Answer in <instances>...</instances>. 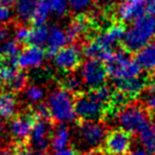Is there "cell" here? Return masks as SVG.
I'll list each match as a JSON object with an SVG mask.
<instances>
[{
  "mask_svg": "<svg viewBox=\"0 0 155 155\" xmlns=\"http://www.w3.org/2000/svg\"><path fill=\"white\" fill-rule=\"evenodd\" d=\"M155 37V17L143 14L132 22L122 41V47L127 52H137L151 43Z\"/></svg>",
  "mask_w": 155,
  "mask_h": 155,
  "instance_id": "6da1fadb",
  "label": "cell"
},
{
  "mask_svg": "<svg viewBox=\"0 0 155 155\" xmlns=\"http://www.w3.org/2000/svg\"><path fill=\"white\" fill-rule=\"evenodd\" d=\"M130 52L124 49L114 51L112 58L105 63L108 77L114 81L132 79L141 75V68L135 58L130 56Z\"/></svg>",
  "mask_w": 155,
  "mask_h": 155,
  "instance_id": "7a4b0ae2",
  "label": "cell"
},
{
  "mask_svg": "<svg viewBox=\"0 0 155 155\" xmlns=\"http://www.w3.org/2000/svg\"><path fill=\"white\" fill-rule=\"evenodd\" d=\"M48 107L51 117L58 123L71 122L77 118L74 107V97L64 88L53 91L48 97Z\"/></svg>",
  "mask_w": 155,
  "mask_h": 155,
  "instance_id": "3957f363",
  "label": "cell"
},
{
  "mask_svg": "<svg viewBox=\"0 0 155 155\" xmlns=\"http://www.w3.org/2000/svg\"><path fill=\"white\" fill-rule=\"evenodd\" d=\"M150 113L141 105H127L117 114V121L120 129L130 134H139L142 130L150 125Z\"/></svg>",
  "mask_w": 155,
  "mask_h": 155,
  "instance_id": "277c9868",
  "label": "cell"
},
{
  "mask_svg": "<svg viewBox=\"0 0 155 155\" xmlns=\"http://www.w3.org/2000/svg\"><path fill=\"white\" fill-rule=\"evenodd\" d=\"M77 117L81 121H99L107 115L108 106L98 101L89 93H81L74 98Z\"/></svg>",
  "mask_w": 155,
  "mask_h": 155,
  "instance_id": "5b68a950",
  "label": "cell"
},
{
  "mask_svg": "<svg viewBox=\"0 0 155 155\" xmlns=\"http://www.w3.org/2000/svg\"><path fill=\"white\" fill-rule=\"evenodd\" d=\"M132 134L122 129H116L106 133L100 150L105 155H127L132 147Z\"/></svg>",
  "mask_w": 155,
  "mask_h": 155,
  "instance_id": "8992f818",
  "label": "cell"
},
{
  "mask_svg": "<svg viewBox=\"0 0 155 155\" xmlns=\"http://www.w3.org/2000/svg\"><path fill=\"white\" fill-rule=\"evenodd\" d=\"M80 77L83 84L89 89H94L105 84L108 74L103 62L99 60H87L81 65Z\"/></svg>",
  "mask_w": 155,
  "mask_h": 155,
  "instance_id": "52a82bcc",
  "label": "cell"
},
{
  "mask_svg": "<svg viewBox=\"0 0 155 155\" xmlns=\"http://www.w3.org/2000/svg\"><path fill=\"white\" fill-rule=\"evenodd\" d=\"M79 136L86 147L99 149L106 136V131L103 124L98 121H80Z\"/></svg>",
  "mask_w": 155,
  "mask_h": 155,
  "instance_id": "ba28073f",
  "label": "cell"
},
{
  "mask_svg": "<svg viewBox=\"0 0 155 155\" xmlns=\"http://www.w3.org/2000/svg\"><path fill=\"white\" fill-rule=\"evenodd\" d=\"M82 56L83 52L78 46H65L53 56V63L60 70L64 72H71L81 66Z\"/></svg>",
  "mask_w": 155,
  "mask_h": 155,
  "instance_id": "9c48e42d",
  "label": "cell"
},
{
  "mask_svg": "<svg viewBox=\"0 0 155 155\" xmlns=\"http://www.w3.org/2000/svg\"><path fill=\"white\" fill-rule=\"evenodd\" d=\"M35 121L36 117L34 113L17 115L12 119L10 123V133L12 137L17 141V143L27 142L28 139H30L31 132Z\"/></svg>",
  "mask_w": 155,
  "mask_h": 155,
  "instance_id": "30bf717a",
  "label": "cell"
},
{
  "mask_svg": "<svg viewBox=\"0 0 155 155\" xmlns=\"http://www.w3.org/2000/svg\"><path fill=\"white\" fill-rule=\"evenodd\" d=\"M148 0H122L116 9V16L120 22H133L143 15Z\"/></svg>",
  "mask_w": 155,
  "mask_h": 155,
  "instance_id": "8fae6325",
  "label": "cell"
},
{
  "mask_svg": "<svg viewBox=\"0 0 155 155\" xmlns=\"http://www.w3.org/2000/svg\"><path fill=\"white\" fill-rule=\"evenodd\" d=\"M50 134H52L51 121L36 119L30 135V140L34 148L41 152H45L51 143Z\"/></svg>",
  "mask_w": 155,
  "mask_h": 155,
  "instance_id": "7c38bea8",
  "label": "cell"
},
{
  "mask_svg": "<svg viewBox=\"0 0 155 155\" xmlns=\"http://www.w3.org/2000/svg\"><path fill=\"white\" fill-rule=\"evenodd\" d=\"M125 32H127V29L123 22H114L108 28H106L101 34L97 35L95 39L103 48L113 50L115 46L123 41Z\"/></svg>",
  "mask_w": 155,
  "mask_h": 155,
  "instance_id": "4fadbf2b",
  "label": "cell"
},
{
  "mask_svg": "<svg viewBox=\"0 0 155 155\" xmlns=\"http://www.w3.org/2000/svg\"><path fill=\"white\" fill-rule=\"evenodd\" d=\"M148 83L149 79L139 75L137 78L115 81V89L125 95L130 100H133L136 99L146 89Z\"/></svg>",
  "mask_w": 155,
  "mask_h": 155,
  "instance_id": "5bb4252c",
  "label": "cell"
},
{
  "mask_svg": "<svg viewBox=\"0 0 155 155\" xmlns=\"http://www.w3.org/2000/svg\"><path fill=\"white\" fill-rule=\"evenodd\" d=\"M94 31V21L84 13L78 14L67 29V36L69 43H73L82 36H86Z\"/></svg>",
  "mask_w": 155,
  "mask_h": 155,
  "instance_id": "9a60e30c",
  "label": "cell"
},
{
  "mask_svg": "<svg viewBox=\"0 0 155 155\" xmlns=\"http://www.w3.org/2000/svg\"><path fill=\"white\" fill-rule=\"evenodd\" d=\"M46 51L38 46L25 48L18 55V66L20 68H38L45 61Z\"/></svg>",
  "mask_w": 155,
  "mask_h": 155,
  "instance_id": "2e32d148",
  "label": "cell"
},
{
  "mask_svg": "<svg viewBox=\"0 0 155 155\" xmlns=\"http://www.w3.org/2000/svg\"><path fill=\"white\" fill-rule=\"evenodd\" d=\"M69 43L67 32L58 26L49 28V36L46 43V53L49 56H54L62 48Z\"/></svg>",
  "mask_w": 155,
  "mask_h": 155,
  "instance_id": "e0dca14e",
  "label": "cell"
},
{
  "mask_svg": "<svg viewBox=\"0 0 155 155\" xmlns=\"http://www.w3.org/2000/svg\"><path fill=\"white\" fill-rule=\"evenodd\" d=\"M135 60L141 70L148 73L155 72V43H149L136 52Z\"/></svg>",
  "mask_w": 155,
  "mask_h": 155,
  "instance_id": "ac0fdd59",
  "label": "cell"
},
{
  "mask_svg": "<svg viewBox=\"0 0 155 155\" xmlns=\"http://www.w3.org/2000/svg\"><path fill=\"white\" fill-rule=\"evenodd\" d=\"M83 55L86 56L88 60H99L105 64L112 58L114 51L103 48L95 38L88 41L82 48Z\"/></svg>",
  "mask_w": 155,
  "mask_h": 155,
  "instance_id": "d6986e66",
  "label": "cell"
},
{
  "mask_svg": "<svg viewBox=\"0 0 155 155\" xmlns=\"http://www.w3.org/2000/svg\"><path fill=\"white\" fill-rule=\"evenodd\" d=\"M70 141V133L69 129L67 127L66 123H60L55 130L51 134V148L54 151L61 150L66 147H68V143Z\"/></svg>",
  "mask_w": 155,
  "mask_h": 155,
  "instance_id": "ffe728a7",
  "label": "cell"
},
{
  "mask_svg": "<svg viewBox=\"0 0 155 155\" xmlns=\"http://www.w3.org/2000/svg\"><path fill=\"white\" fill-rule=\"evenodd\" d=\"M41 1V0H17L15 5L17 17L21 21H31Z\"/></svg>",
  "mask_w": 155,
  "mask_h": 155,
  "instance_id": "44dd1931",
  "label": "cell"
},
{
  "mask_svg": "<svg viewBox=\"0 0 155 155\" xmlns=\"http://www.w3.org/2000/svg\"><path fill=\"white\" fill-rule=\"evenodd\" d=\"M17 108V100L12 91L2 93L0 95V116L2 118L14 117Z\"/></svg>",
  "mask_w": 155,
  "mask_h": 155,
  "instance_id": "7402d4cb",
  "label": "cell"
},
{
  "mask_svg": "<svg viewBox=\"0 0 155 155\" xmlns=\"http://www.w3.org/2000/svg\"><path fill=\"white\" fill-rule=\"evenodd\" d=\"M48 36H49V28L45 25L43 26H34L30 29V36L28 43L32 46H41L46 45Z\"/></svg>",
  "mask_w": 155,
  "mask_h": 155,
  "instance_id": "603a6c76",
  "label": "cell"
},
{
  "mask_svg": "<svg viewBox=\"0 0 155 155\" xmlns=\"http://www.w3.org/2000/svg\"><path fill=\"white\" fill-rule=\"evenodd\" d=\"M139 141L149 154H155V125H149L139 133Z\"/></svg>",
  "mask_w": 155,
  "mask_h": 155,
  "instance_id": "cb8c5ba5",
  "label": "cell"
},
{
  "mask_svg": "<svg viewBox=\"0 0 155 155\" xmlns=\"http://www.w3.org/2000/svg\"><path fill=\"white\" fill-rule=\"evenodd\" d=\"M61 87L64 88L65 91H69L73 96H77L79 94L83 93V81L81 77H78L75 74H68L64 78L61 82Z\"/></svg>",
  "mask_w": 155,
  "mask_h": 155,
  "instance_id": "d4e9b609",
  "label": "cell"
},
{
  "mask_svg": "<svg viewBox=\"0 0 155 155\" xmlns=\"http://www.w3.org/2000/svg\"><path fill=\"white\" fill-rule=\"evenodd\" d=\"M50 13H51V11H50V8L48 5L47 1L46 0H41L38 7H37V9L35 10L34 15H33L32 19H31V22L34 26H43L47 21Z\"/></svg>",
  "mask_w": 155,
  "mask_h": 155,
  "instance_id": "484cf974",
  "label": "cell"
},
{
  "mask_svg": "<svg viewBox=\"0 0 155 155\" xmlns=\"http://www.w3.org/2000/svg\"><path fill=\"white\" fill-rule=\"evenodd\" d=\"M19 45L15 39H8L0 47V54L3 58H17L20 53Z\"/></svg>",
  "mask_w": 155,
  "mask_h": 155,
  "instance_id": "4316f807",
  "label": "cell"
},
{
  "mask_svg": "<svg viewBox=\"0 0 155 155\" xmlns=\"http://www.w3.org/2000/svg\"><path fill=\"white\" fill-rule=\"evenodd\" d=\"M50 11L58 17H63L67 14L69 9L68 0H46Z\"/></svg>",
  "mask_w": 155,
  "mask_h": 155,
  "instance_id": "83f0119b",
  "label": "cell"
},
{
  "mask_svg": "<svg viewBox=\"0 0 155 155\" xmlns=\"http://www.w3.org/2000/svg\"><path fill=\"white\" fill-rule=\"evenodd\" d=\"M45 97V91L41 87L32 85L26 89V98L31 103H39Z\"/></svg>",
  "mask_w": 155,
  "mask_h": 155,
  "instance_id": "f1b7e54d",
  "label": "cell"
},
{
  "mask_svg": "<svg viewBox=\"0 0 155 155\" xmlns=\"http://www.w3.org/2000/svg\"><path fill=\"white\" fill-rule=\"evenodd\" d=\"M27 80H28V79H27V74L22 70H19L17 74H16V77L14 78V80L12 81L11 84L9 85L8 89L13 91V93L22 91V89L26 88Z\"/></svg>",
  "mask_w": 155,
  "mask_h": 155,
  "instance_id": "f546056e",
  "label": "cell"
},
{
  "mask_svg": "<svg viewBox=\"0 0 155 155\" xmlns=\"http://www.w3.org/2000/svg\"><path fill=\"white\" fill-rule=\"evenodd\" d=\"M95 0H68L69 8L75 13H83L93 5Z\"/></svg>",
  "mask_w": 155,
  "mask_h": 155,
  "instance_id": "4dcf8cb0",
  "label": "cell"
},
{
  "mask_svg": "<svg viewBox=\"0 0 155 155\" xmlns=\"http://www.w3.org/2000/svg\"><path fill=\"white\" fill-rule=\"evenodd\" d=\"M33 113H34L36 119H39V120L51 121V119H52L51 113H50V110L47 104H41V103L38 104Z\"/></svg>",
  "mask_w": 155,
  "mask_h": 155,
  "instance_id": "1f68e13d",
  "label": "cell"
},
{
  "mask_svg": "<svg viewBox=\"0 0 155 155\" xmlns=\"http://www.w3.org/2000/svg\"><path fill=\"white\" fill-rule=\"evenodd\" d=\"M29 36H30V29L27 28L26 26H19L14 33V39L18 44L28 43Z\"/></svg>",
  "mask_w": 155,
  "mask_h": 155,
  "instance_id": "d6a6232c",
  "label": "cell"
},
{
  "mask_svg": "<svg viewBox=\"0 0 155 155\" xmlns=\"http://www.w3.org/2000/svg\"><path fill=\"white\" fill-rule=\"evenodd\" d=\"M16 155H34L31 149L27 146V142H20L15 146Z\"/></svg>",
  "mask_w": 155,
  "mask_h": 155,
  "instance_id": "836d02e7",
  "label": "cell"
},
{
  "mask_svg": "<svg viewBox=\"0 0 155 155\" xmlns=\"http://www.w3.org/2000/svg\"><path fill=\"white\" fill-rule=\"evenodd\" d=\"M52 155H81V153L73 147H66V148L61 149V150L54 151Z\"/></svg>",
  "mask_w": 155,
  "mask_h": 155,
  "instance_id": "e575fe53",
  "label": "cell"
},
{
  "mask_svg": "<svg viewBox=\"0 0 155 155\" xmlns=\"http://www.w3.org/2000/svg\"><path fill=\"white\" fill-rule=\"evenodd\" d=\"M12 17V11L11 8L5 7V5H0V21L7 22Z\"/></svg>",
  "mask_w": 155,
  "mask_h": 155,
  "instance_id": "d590c367",
  "label": "cell"
},
{
  "mask_svg": "<svg viewBox=\"0 0 155 155\" xmlns=\"http://www.w3.org/2000/svg\"><path fill=\"white\" fill-rule=\"evenodd\" d=\"M146 108L150 114H155V94H152L147 98Z\"/></svg>",
  "mask_w": 155,
  "mask_h": 155,
  "instance_id": "8d00e7d4",
  "label": "cell"
},
{
  "mask_svg": "<svg viewBox=\"0 0 155 155\" xmlns=\"http://www.w3.org/2000/svg\"><path fill=\"white\" fill-rule=\"evenodd\" d=\"M147 14L155 17V0H148L146 5Z\"/></svg>",
  "mask_w": 155,
  "mask_h": 155,
  "instance_id": "74e56055",
  "label": "cell"
},
{
  "mask_svg": "<svg viewBox=\"0 0 155 155\" xmlns=\"http://www.w3.org/2000/svg\"><path fill=\"white\" fill-rule=\"evenodd\" d=\"M10 35V31L5 27H0V41L5 43V41H8V37Z\"/></svg>",
  "mask_w": 155,
  "mask_h": 155,
  "instance_id": "f35d334b",
  "label": "cell"
},
{
  "mask_svg": "<svg viewBox=\"0 0 155 155\" xmlns=\"http://www.w3.org/2000/svg\"><path fill=\"white\" fill-rule=\"evenodd\" d=\"M0 155H16L15 147L14 148H1Z\"/></svg>",
  "mask_w": 155,
  "mask_h": 155,
  "instance_id": "ab89813d",
  "label": "cell"
},
{
  "mask_svg": "<svg viewBox=\"0 0 155 155\" xmlns=\"http://www.w3.org/2000/svg\"><path fill=\"white\" fill-rule=\"evenodd\" d=\"M148 86H149V88H150V91H152V93H155V72L153 73L152 77L149 79Z\"/></svg>",
  "mask_w": 155,
  "mask_h": 155,
  "instance_id": "60d3db41",
  "label": "cell"
},
{
  "mask_svg": "<svg viewBox=\"0 0 155 155\" xmlns=\"http://www.w3.org/2000/svg\"><path fill=\"white\" fill-rule=\"evenodd\" d=\"M16 2H17V0H0V5L11 8L12 5H16Z\"/></svg>",
  "mask_w": 155,
  "mask_h": 155,
  "instance_id": "b9f144b4",
  "label": "cell"
},
{
  "mask_svg": "<svg viewBox=\"0 0 155 155\" xmlns=\"http://www.w3.org/2000/svg\"><path fill=\"white\" fill-rule=\"evenodd\" d=\"M84 155H105V154L100 149H94V150H91L87 153H85Z\"/></svg>",
  "mask_w": 155,
  "mask_h": 155,
  "instance_id": "7bdbcfd3",
  "label": "cell"
},
{
  "mask_svg": "<svg viewBox=\"0 0 155 155\" xmlns=\"http://www.w3.org/2000/svg\"><path fill=\"white\" fill-rule=\"evenodd\" d=\"M127 155H149V153L144 150H135L133 152H130Z\"/></svg>",
  "mask_w": 155,
  "mask_h": 155,
  "instance_id": "ee69618b",
  "label": "cell"
},
{
  "mask_svg": "<svg viewBox=\"0 0 155 155\" xmlns=\"http://www.w3.org/2000/svg\"><path fill=\"white\" fill-rule=\"evenodd\" d=\"M1 118H2V117L0 116V135L2 134V132H3V127H3V121H2V119H1Z\"/></svg>",
  "mask_w": 155,
  "mask_h": 155,
  "instance_id": "f6af8a7d",
  "label": "cell"
},
{
  "mask_svg": "<svg viewBox=\"0 0 155 155\" xmlns=\"http://www.w3.org/2000/svg\"><path fill=\"white\" fill-rule=\"evenodd\" d=\"M35 155H47V153H45V152H38L37 154H35Z\"/></svg>",
  "mask_w": 155,
  "mask_h": 155,
  "instance_id": "bcb514c9",
  "label": "cell"
},
{
  "mask_svg": "<svg viewBox=\"0 0 155 155\" xmlns=\"http://www.w3.org/2000/svg\"><path fill=\"white\" fill-rule=\"evenodd\" d=\"M154 122H155V114H154Z\"/></svg>",
  "mask_w": 155,
  "mask_h": 155,
  "instance_id": "7dc6e473",
  "label": "cell"
}]
</instances>
